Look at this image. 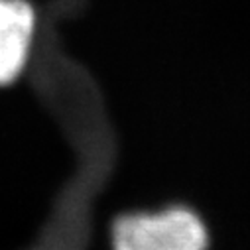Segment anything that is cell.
<instances>
[{
	"label": "cell",
	"instance_id": "6da1fadb",
	"mask_svg": "<svg viewBox=\"0 0 250 250\" xmlns=\"http://www.w3.org/2000/svg\"><path fill=\"white\" fill-rule=\"evenodd\" d=\"M112 250H207L209 232L189 207L124 213L110 229Z\"/></svg>",
	"mask_w": 250,
	"mask_h": 250
},
{
	"label": "cell",
	"instance_id": "7a4b0ae2",
	"mask_svg": "<svg viewBox=\"0 0 250 250\" xmlns=\"http://www.w3.org/2000/svg\"><path fill=\"white\" fill-rule=\"evenodd\" d=\"M32 36L34 12L26 0H0V85L20 75Z\"/></svg>",
	"mask_w": 250,
	"mask_h": 250
}]
</instances>
